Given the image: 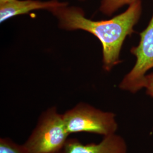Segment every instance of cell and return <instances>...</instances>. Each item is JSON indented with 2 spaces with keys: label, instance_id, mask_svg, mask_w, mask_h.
Wrapping results in <instances>:
<instances>
[{
  "label": "cell",
  "instance_id": "cell-1",
  "mask_svg": "<svg viewBox=\"0 0 153 153\" xmlns=\"http://www.w3.org/2000/svg\"><path fill=\"white\" fill-rule=\"evenodd\" d=\"M142 2L131 3L126 11L108 20L93 21L88 19L81 7L69 4L54 9L51 13L57 18L62 30H81L98 39L102 45L103 68L109 71L120 62V55L127 36L134 32L142 13Z\"/></svg>",
  "mask_w": 153,
  "mask_h": 153
},
{
  "label": "cell",
  "instance_id": "cell-2",
  "mask_svg": "<svg viewBox=\"0 0 153 153\" xmlns=\"http://www.w3.org/2000/svg\"><path fill=\"white\" fill-rule=\"evenodd\" d=\"M70 134L62 114L51 107L39 117L36 125L23 144L30 153H55L64 148Z\"/></svg>",
  "mask_w": 153,
  "mask_h": 153
},
{
  "label": "cell",
  "instance_id": "cell-3",
  "mask_svg": "<svg viewBox=\"0 0 153 153\" xmlns=\"http://www.w3.org/2000/svg\"><path fill=\"white\" fill-rule=\"evenodd\" d=\"M69 133H90L103 137L116 133L118 123L116 115L81 102L62 114Z\"/></svg>",
  "mask_w": 153,
  "mask_h": 153
},
{
  "label": "cell",
  "instance_id": "cell-4",
  "mask_svg": "<svg viewBox=\"0 0 153 153\" xmlns=\"http://www.w3.org/2000/svg\"><path fill=\"white\" fill-rule=\"evenodd\" d=\"M140 36L139 43L131 49L136 57V64L119 84L121 90L132 94L144 88L146 73L153 68V13L148 26Z\"/></svg>",
  "mask_w": 153,
  "mask_h": 153
},
{
  "label": "cell",
  "instance_id": "cell-5",
  "mask_svg": "<svg viewBox=\"0 0 153 153\" xmlns=\"http://www.w3.org/2000/svg\"><path fill=\"white\" fill-rule=\"evenodd\" d=\"M126 140L115 133L103 137L99 143L84 144L76 138H69L61 153H127Z\"/></svg>",
  "mask_w": 153,
  "mask_h": 153
},
{
  "label": "cell",
  "instance_id": "cell-6",
  "mask_svg": "<svg viewBox=\"0 0 153 153\" xmlns=\"http://www.w3.org/2000/svg\"><path fill=\"white\" fill-rule=\"evenodd\" d=\"M66 2L59 0H15L0 5V22H4L13 16L38 10H46L51 12L54 9L68 5Z\"/></svg>",
  "mask_w": 153,
  "mask_h": 153
},
{
  "label": "cell",
  "instance_id": "cell-7",
  "mask_svg": "<svg viewBox=\"0 0 153 153\" xmlns=\"http://www.w3.org/2000/svg\"><path fill=\"white\" fill-rule=\"evenodd\" d=\"M136 1L137 0H100L99 10L104 14L111 16L123 6L129 5Z\"/></svg>",
  "mask_w": 153,
  "mask_h": 153
},
{
  "label": "cell",
  "instance_id": "cell-8",
  "mask_svg": "<svg viewBox=\"0 0 153 153\" xmlns=\"http://www.w3.org/2000/svg\"><path fill=\"white\" fill-rule=\"evenodd\" d=\"M0 153H30L24 144L20 145L8 137L0 138Z\"/></svg>",
  "mask_w": 153,
  "mask_h": 153
},
{
  "label": "cell",
  "instance_id": "cell-9",
  "mask_svg": "<svg viewBox=\"0 0 153 153\" xmlns=\"http://www.w3.org/2000/svg\"><path fill=\"white\" fill-rule=\"evenodd\" d=\"M144 88L146 89L147 95L153 98V73L146 76Z\"/></svg>",
  "mask_w": 153,
  "mask_h": 153
},
{
  "label": "cell",
  "instance_id": "cell-10",
  "mask_svg": "<svg viewBox=\"0 0 153 153\" xmlns=\"http://www.w3.org/2000/svg\"><path fill=\"white\" fill-rule=\"evenodd\" d=\"M15 0H0V5H2V4H5L8 2H10L12 1H14Z\"/></svg>",
  "mask_w": 153,
  "mask_h": 153
},
{
  "label": "cell",
  "instance_id": "cell-11",
  "mask_svg": "<svg viewBox=\"0 0 153 153\" xmlns=\"http://www.w3.org/2000/svg\"><path fill=\"white\" fill-rule=\"evenodd\" d=\"M62 151V150H61ZM61 152H57V153H61Z\"/></svg>",
  "mask_w": 153,
  "mask_h": 153
}]
</instances>
